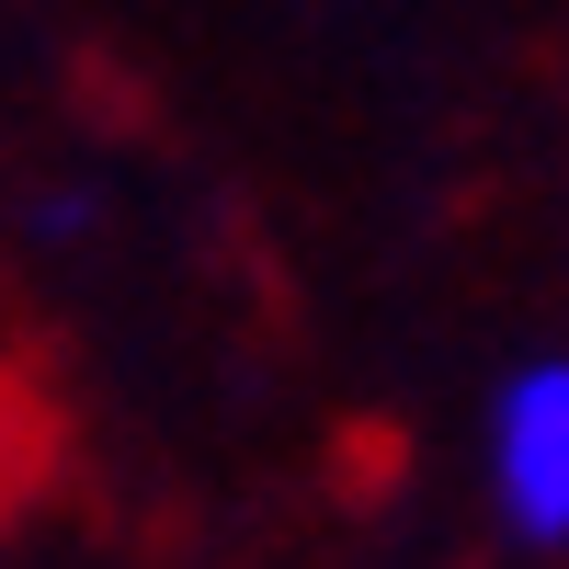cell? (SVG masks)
I'll list each match as a JSON object with an SVG mask.
<instances>
[{"mask_svg": "<svg viewBox=\"0 0 569 569\" xmlns=\"http://www.w3.org/2000/svg\"><path fill=\"white\" fill-rule=\"evenodd\" d=\"M490 512L525 547H569V353L501 376V399H490Z\"/></svg>", "mask_w": 569, "mask_h": 569, "instance_id": "cell-1", "label": "cell"}]
</instances>
